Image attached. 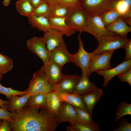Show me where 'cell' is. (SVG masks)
Returning a JSON list of instances; mask_svg holds the SVG:
<instances>
[{"mask_svg":"<svg viewBox=\"0 0 131 131\" xmlns=\"http://www.w3.org/2000/svg\"><path fill=\"white\" fill-rule=\"evenodd\" d=\"M30 108L26 106L20 110L11 112L12 131H54L58 124L55 117L46 109Z\"/></svg>","mask_w":131,"mask_h":131,"instance_id":"6da1fadb","label":"cell"},{"mask_svg":"<svg viewBox=\"0 0 131 131\" xmlns=\"http://www.w3.org/2000/svg\"><path fill=\"white\" fill-rule=\"evenodd\" d=\"M124 48L126 51L124 61L131 60V40L130 39L125 44Z\"/></svg>","mask_w":131,"mask_h":131,"instance_id":"f35d334b","label":"cell"},{"mask_svg":"<svg viewBox=\"0 0 131 131\" xmlns=\"http://www.w3.org/2000/svg\"><path fill=\"white\" fill-rule=\"evenodd\" d=\"M11 0H4L3 4L4 6H8L10 4Z\"/></svg>","mask_w":131,"mask_h":131,"instance_id":"ee69618b","label":"cell"},{"mask_svg":"<svg viewBox=\"0 0 131 131\" xmlns=\"http://www.w3.org/2000/svg\"><path fill=\"white\" fill-rule=\"evenodd\" d=\"M48 19L51 28L63 35L69 37L75 33V32L66 23V18L50 17Z\"/></svg>","mask_w":131,"mask_h":131,"instance_id":"d6986e66","label":"cell"},{"mask_svg":"<svg viewBox=\"0 0 131 131\" xmlns=\"http://www.w3.org/2000/svg\"><path fill=\"white\" fill-rule=\"evenodd\" d=\"M28 18L32 27L39 31L46 32L51 28L49 19L45 16L32 15Z\"/></svg>","mask_w":131,"mask_h":131,"instance_id":"44dd1931","label":"cell"},{"mask_svg":"<svg viewBox=\"0 0 131 131\" xmlns=\"http://www.w3.org/2000/svg\"><path fill=\"white\" fill-rule=\"evenodd\" d=\"M62 102L55 92L52 91L47 94L46 109L51 115L55 117L60 107Z\"/></svg>","mask_w":131,"mask_h":131,"instance_id":"603a6c76","label":"cell"},{"mask_svg":"<svg viewBox=\"0 0 131 131\" xmlns=\"http://www.w3.org/2000/svg\"><path fill=\"white\" fill-rule=\"evenodd\" d=\"M88 75L82 74L73 93L82 96L99 89L92 82Z\"/></svg>","mask_w":131,"mask_h":131,"instance_id":"9a60e30c","label":"cell"},{"mask_svg":"<svg viewBox=\"0 0 131 131\" xmlns=\"http://www.w3.org/2000/svg\"><path fill=\"white\" fill-rule=\"evenodd\" d=\"M70 11L59 3L50 5V17L66 18Z\"/></svg>","mask_w":131,"mask_h":131,"instance_id":"83f0119b","label":"cell"},{"mask_svg":"<svg viewBox=\"0 0 131 131\" xmlns=\"http://www.w3.org/2000/svg\"><path fill=\"white\" fill-rule=\"evenodd\" d=\"M114 8L118 11L123 21L131 19V0H113L111 9Z\"/></svg>","mask_w":131,"mask_h":131,"instance_id":"ac0fdd59","label":"cell"},{"mask_svg":"<svg viewBox=\"0 0 131 131\" xmlns=\"http://www.w3.org/2000/svg\"><path fill=\"white\" fill-rule=\"evenodd\" d=\"M82 9L89 16H100L111 9L113 0H79Z\"/></svg>","mask_w":131,"mask_h":131,"instance_id":"5b68a950","label":"cell"},{"mask_svg":"<svg viewBox=\"0 0 131 131\" xmlns=\"http://www.w3.org/2000/svg\"><path fill=\"white\" fill-rule=\"evenodd\" d=\"M2 76L0 75V80H1L2 79Z\"/></svg>","mask_w":131,"mask_h":131,"instance_id":"f6af8a7d","label":"cell"},{"mask_svg":"<svg viewBox=\"0 0 131 131\" xmlns=\"http://www.w3.org/2000/svg\"><path fill=\"white\" fill-rule=\"evenodd\" d=\"M31 96L30 95L27 94L20 97L17 95L12 97L8 104L6 105L7 110L11 112L20 110L25 106Z\"/></svg>","mask_w":131,"mask_h":131,"instance_id":"cb8c5ba5","label":"cell"},{"mask_svg":"<svg viewBox=\"0 0 131 131\" xmlns=\"http://www.w3.org/2000/svg\"><path fill=\"white\" fill-rule=\"evenodd\" d=\"M131 115V104L122 101L118 105L115 113V121L117 122L123 117Z\"/></svg>","mask_w":131,"mask_h":131,"instance_id":"d6a6232c","label":"cell"},{"mask_svg":"<svg viewBox=\"0 0 131 131\" xmlns=\"http://www.w3.org/2000/svg\"><path fill=\"white\" fill-rule=\"evenodd\" d=\"M31 96L41 93L48 94L53 91V85L49 82L44 72L41 68L34 74L26 90Z\"/></svg>","mask_w":131,"mask_h":131,"instance_id":"7a4b0ae2","label":"cell"},{"mask_svg":"<svg viewBox=\"0 0 131 131\" xmlns=\"http://www.w3.org/2000/svg\"><path fill=\"white\" fill-rule=\"evenodd\" d=\"M63 35L57 31L51 28L47 32H44L43 38L49 53L57 46L60 43L64 41Z\"/></svg>","mask_w":131,"mask_h":131,"instance_id":"2e32d148","label":"cell"},{"mask_svg":"<svg viewBox=\"0 0 131 131\" xmlns=\"http://www.w3.org/2000/svg\"><path fill=\"white\" fill-rule=\"evenodd\" d=\"M99 123L95 122L94 124L90 126L83 125L76 121L70 123L69 125L66 128L67 131H100Z\"/></svg>","mask_w":131,"mask_h":131,"instance_id":"484cf974","label":"cell"},{"mask_svg":"<svg viewBox=\"0 0 131 131\" xmlns=\"http://www.w3.org/2000/svg\"><path fill=\"white\" fill-rule=\"evenodd\" d=\"M50 59L62 68L66 63L72 62V54L68 51L64 41L49 53Z\"/></svg>","mask_w":131,"mask_h":131,"instance_id":"30bf717a","label":"cell"},{"mask_svg":"<svg viewBox=\"0 0 131 131\" xmlns=\"http://www.w3.org/2000/svg\"><path fill=\"white\" fill-rule=\"evenodd\" d=\"M6 105L3 106L0 108V121L5 120L10 122L13 120L12 117V113L7 110Z\"/></svg>","mask_w":131,"mask_h":131,"instance_id":"8d00e7d4","label":"cell"},{"mask_svg":"<svg viewBox=\"0 0 131 131\" xmlns=\"http://www.w3.org/2000/svg\"><path fill=\"white\" fill-rule=\"evenodd\" d=\"M41 68L43 70L49 82L52 85L57 83L62 76V68L50 59L44 64Z\"/></svg>","mask_w":131,"mask_h":131,"instance_id":"4fadbf2b","label":"cell"},{"mask_svg":"<svg viewBox=\"0 0 131 131\" xmlns=\"http://www.w3.org/2000/svg\"><path fill=\"white\" fill-rule=\"evenodd\" d=\"M99 16L106 26L120 17L121 15L116 9L114 8L107 10Z\"/></svg>","mask_w":131,"mask_h":131,"instance_id":"f546056e","label":"cell"},{"mask_svg":"<svg viewBox=\"0 0 131 131\" xmlns=\"http://www.w3.org/2000/svg\"><path fill=\"white\" fill-rule=\"evenodd\" d=\"M16 6V9L20 15L28 17L32 15L34 8L28 0H18Z\"/></svg>","mask_w":131,"mask_h":131,"instance_id":"4316f807","label":"cell"},{"mask_svg":"<svg viewBox=\"0 0 131 131\" xmlns=\"http://www.w3.org/2000/svg\"><path fill=\"white\" fill-rule=\"evenodd\" d=\"M84 32L91 34L97 40L104 36H116L106 29L98 16L88 15L87 25Z\"/></svg>","mask_w":131,"mask_h":131,"instance_id":"52a82bcc","label":"cell"},{"mask_svg":"<svg viewBox=\"0 0 131 131\" xmlns=\"http://www.w3.org/2000/svg\"><path fill=\"white\" fill-rule=\"evenodd\" d=\"M105 27L107 30L116 36L124 38H127V34L131 31V26L126 23L121 17Z\"/></svg>","mask_w":131,"mask_h":131,"instance_id":"e0dca14e","label":"cell"},{"mask_svg":"<svg viewBox=\"0 0 131 131\" xmlns=\"http://www.w3.org/2000/svg\"><path fill=\"white\" fill-rule=\"evenodd\" d=\"M10 122L5 120L0 121V131H10Z\"/></svg>","mask_w":131,"mask_h":131,"instance_id":"ab89813d","label":"cell"},{"mask_svg":"<svg viewBox=\"0 0 131 131\" xmlns=\"http://www.w3.org/2000/svg\"><path fill=\"white\" fill-rule=\"evenodd\" d=\"M0 94L5 95L7 99L10 100L12 97L18 95L23 96L27 94V92L26 90L20 91L13 89L11 87L7 88L4 87L0 82Z\"/></svg>","mask_w":131,"mask_h":131,"instance_id":"836d02e7","label":"cell"},{"mask_svg":"<svg viewBox=\"0 0 131 131\" xmlns=\"http://www.w3.org/2000/svg\"><path fill=\"white\" fill-rule=\"evenodd\" d=\"M115 50L105 52L97 54L90 52L88 74L89 77L93 72L98 70H106L112 69L110 64L111 57Z\"/></svg>","mask_w":131,"mask_h":131,"instance_id":"277c9868","label":"cell"},{"mask_svg":"<svg viewBox=\"0 0 131 131\" xmlns=\"http://www.w3.org/2000/svg\"><path fill=\"white\" fill-rule=\"evenodd\" d=\"M130 39L118 36H104L97 40L98 46L91 53L97 54L124 48L125 44Z\"/></svg>","mask_w":131,"mask_h":131,"instance_id":"3957f363","label":"cell"},{"mask_svg":"<svg viewBox=\"0 0 131 131\" xmlns=\"http://www.w3.org/2000/svg\"><path fill=\"white\" fill-rule=\"evenodd\" d=\"M88 16L80 6L70 11L66 22L75 32L82 33L86 28Z\"/></svg>","mask_w":131,"mask_h":131,"instance_id":"8992f818","label":"cell"},{"mask_svg":"<svg viewBox=\"0 0 131 131\" xmlns=\"http://www.w3.org/2000/svg\"><path fill=\"white\" fill-rule=\"evenodd\" d=\"M47 94L41 93L31 96L26 106L31 108L46 109Z\"/></svg>","mask_w":131,"mask_h":131,"instance_id":"d4e9b609","label":"cell"},{"mask_svg":"<svg viewBox=\"0 0 131 131\" xmlns=\"http://www.w3.org/2000/svg\"><path fill=\"white\" fill-rule=\"evenodd\" d=\"M9 102V101L3 100L0 98V106L1 107L4 105L8 104Z\"/></svg>","mask_w":131,"mask_h":131,"instance_id":"7bdbcfd3","label":"cell"},{"mask_svg":"<svg viewBox=\"0 0 131 131\" xmlns=\"http://www.w3.org/2000/svg\"><path fill=\"white\" fill-rule=\"evenodd\" d=\"M55 117L58 124L65 122L72 123L77 121L76 113L74 107L68 103L63 102H62Z\"/></svg>","mask_w":131,"mask_h":131,"instance_id":"5bb4252c","label":"cell"},{"mask_svg":"<svg viewBox=\"0 0 131 131\" xmlns=\"http://www.w3.org/2000/svg\"><path fill=\"white\" fill-rule=\"evenodd\" d=\"M116 128L114 127V131H131V123L124 118H121Z\"/></svg>","mask_w":131,"mask_h":131,"instance_id":"d590c367","label":"cell"},{"mask_svg":"<svg viewBox=\"0 0 131 131\" xmlns=\"http://www.w3.org/2000/svg\"><path fill=\"white\" fill-rule=\"evenodd\" d=\"M76 112L77 121L85 125L90 126L95 122L92 119L91 116L87 111L74 107Z\"/></svg>","mask_w":131,"mask_h":131,"instance_id":"f1b7e54d","label":"cell"},{"mask_svg":"<svg viewBox=\"0 0 131 131\" xmlns=\"http://www.w3.org/2000/svg\"><path fill=\"white\" fill-rule=\"evenodd\" d=\"M80 76L63 74L60 81L53 85V91L60 93H73Z\"/></svg>","mask_w":131,"mask_h":131,"instance_id":"8fae6325","label":"cell"},{"mask_svg":"<svg viewBox=\"0 0 131 131\" xmlns=\"http://www.w3.org/2000/svg\"><path fill=\"white\" fill-rule=\"evenodd\" d=\"M81 33H79L78 36L79 44L78 51L75 54H72V62L81 69L82 73L88 75V68L90 53L86 51L84 48L81 37Z\"/></svg>","mask_w":131,"mask_h":131,"instance_id":"9c48e42d","label":"cell"},{"mask_svg":"<svg viewBox=\"0 0 131 131\" xmlns=\"http://www.w3.org/2000/svg\"><path fill=\"white\" fill-rule=\"evenodd\" d=\"M44 0L50 5H54L59 3V0Z\"/></svg>","mask_w":131,"mask_h":131,"instance_id":"b9f144b4","label":"cell"},{"mask_svg":"<svg viewBox=\"0 0 131 131\" xmlns=\"http://www.w3.org/2000/svg\"><path fill=\"white\" fill-rule=\"evenodd\" d=\"M103 94V90L99 89L97 90L81 96L86 106L87 111L91 115L96 104L100 100Z\"/></svg>","mask_w":131,"mask_h":131,"instance_id":"7402d4cb","label":"cell"},{"mask_svg":"<svg viewBox=\"0 0 131 131\" xmlns=\"http://www.w3.org/2000/svg\"><path fill=\"white\" fill-rule=\"evenodd\" d=\"M27 49L40 58L44 64L50 60L49 53L43 37L34 36L27 40Z\"/></svg>","mask_w":131,"mask_h":131,"instance_id":"ba28073f","label":"cell"},{"mask_svg":"<svg viewBox=\"0 0 131 131\" xmlns=\"http://www.w3.org/2000/svg\"><path fill=\"white\" fill-rule=\"evenodd\" d=\"M12 59L0 53V75L4 74L11 71L13 66Z\"/></svg>","mask_w":131,"mask_h":131,"instance_id":"1f68e13d","label":"cell"},{"mask_svg":"<svg viewBox=\"0 0 131 131\" xmlns=\"http://www.w3.org/2000/svg\"><path fill=\"white\" fill-rule=\"evenodd\" d=\"M58 3L70 11L81 6L79 0H59Z\"/></svg>","mask_w":131,"mask_h":131,"instance_id":"e575fe53","label":"cell"},{"mask_svg":"<svg viewBox=\"0 0 131 131\" xmlns=\"http://www.w3.org/2000/svg\"><path fill=\"white\" fill-rule=\"evenodd\" d=\"M50 5L42 0L34 8L32 15L42 16L49 18L50 17Z\"/></svg>","mask_w":131,"mask_h":131,"instance_id":"4dcf8cb0","label":"cell"},{"mask_svg":"<svg viewBox=\"0 0 131 131\" xmlns=\"http://www.w3.org/2000/svg\"><path fill=\"white\" fill-rule=\"evenodd\" d=\"M131 69V60L124 61L117 66L112 69L106 70H98L95 71L98 75H101L104 78L103 87H106L109 81L116 75L125 72Z\"/></svg>","mask_w":131,"mask_h":131,"instance_id":"7c38bea8","label":"cell"},{"mask_svg":"<svg viewBox=\"0 0 131 131\" xmlns=\"http://www.w3.org/2000/svg\"><path fill=\"white\" fill-rule=\"evenodd\" d=\"M55 92L61 102L68 103L74 107L87 111L86 106L81 96L73 93Z\"/></svg>","mask_w":131,"mask_h":131,"instance_id":"ffe728a7","label":"cell"},{"mask_svg":"<svg viewBox=\"0 0 131 131\" xmlns=\"http://www.w3.org/2000/svg\"><path fill=\"white\" fill-rule=\"evenodd\" d=\"M117 76L121 82H126L131 85V69Z\"/></svg>","mask_w":131,"mask_h":131,"instance_id":"74e56055","label":"cell"},{"mask_svg":"<svg viewBox=\"0 0 131 131\" xmlns=\"http://www.w3.org/2000/svg\"><path fill=\"white\" fill-rule=\"evenodd\" d=\"M42 0H28L34 8Z\"/></svg>","mask_w":131,"mask_h":131,"instance_id":"60d3db41","label":"cell"}]
</instances>
